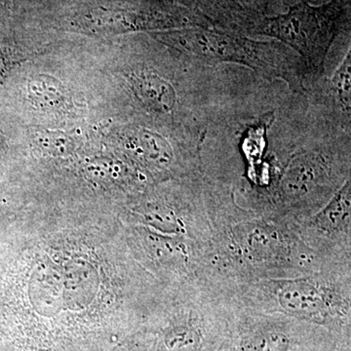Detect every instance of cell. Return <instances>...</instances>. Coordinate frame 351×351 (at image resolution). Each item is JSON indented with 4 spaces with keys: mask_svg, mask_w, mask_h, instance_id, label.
Wrapping results in <instances>:
<instances>
[{
    "mask_svg": "<svg viewBox=\"0 0 351 351\" xmlns=\"http://www.w3.org/2000/svg\"><path fill=\"white\" fill-rule=\"evenodd\" d=\"M329 265L307 247L297 226L260 216L215 221L204 278L235 289L263 279L311 274Z\"/></svg>",
    "mask_w": 351,
    "mask_h": 351,
    "instance_id": "1",
    "label": "cell"
},
{
    "mask_svg": "<svg viewBox=\"0 0 351 351\" xmlns=\"http://www.w3.org/2000/svg\"><path fill=\"white\" fill-rule=\"evenodd\" d=\"M245 306L279 313L334 332L350 329L351 267H332L287 278L263 279L235 289Z\"/></svg>",
    "mask_w": 351,
    "mask_h": 351,
    "instance_id": "2",
    "label": "cell"
},
{
    "mask_svg": "<svg viewBox=\"0 0 351 351\" xmlns=\"http://www.w3.org/2000/svg\"><path fill=\"white\" fill-rule=\"evenodd\" d=\"M152 36L207 64H239L269 80H283L295 93L306 91L309 82L301 58L279 41H257L235 32L202 27L154 32Z\"/></svg>",
    "mask_w": 351,
    "mask_h": 351,
    "instance_id": "3",
    "label": "cell"
},
{
    "mask_svg": "<svg viewBox=\"0 0 351 351\" xmlns=\"http://www.w3.org/2000/svg\"><path fill=\"white\" fill-rule=\"evenodd\" d=\"M350 0H331L320 6L300 2L288 12L263 18L252 27L250 36L276 38L294 51L308 73L309 82L324 73L332 43L348 18Z\"/></svg>",
    "mask_w": 351,
    "mask_h": 351,
    "instance_id": "4",
    "label": "cell"
},
{
    "mask_svg": "<svg viewBox=\"0 0 351 351\" xmlns=\"http://www.w3.org/2000/svg\"><path fill=\"white\" fill-rule=\"evenodd\" d=\"M308 248L329 265L351 267V181L297 226Z\"/></svg>",
    "mask_w": 351,
    "mask_h": 351,
    "instance_id": "5",
    "label": "cell"
},
{
    "mask_svg": "<svg viewBox=\"0 0 351 351\" xmlns=\"http://www.w3.org/2000/svg\"><path fill=\"white\" fill-rule=\"evenodd\" d=\"M302 321L245 306L237 299L228 336L219 351H291Z\"/></svg>",
    "mask_w": 351,
    "mask_h": 351,
    "instance_id": "6",
    "label": "cell"
},
{
    "mask_svg": "<svg viewBox=\"0 0 351 351\" xmlns=\"http://www.w3.org/2000/svg\"><path fill=\"white\" fill-rule=\"evenodd\" d=\"M138 100L158 114H172L178 106L177 92L166 78L151 69L133 71L129 77Z\"/></svg>",
    "mask_w": 351,
    "mask_h": 351,
    "instance_id": "7",
    "label": "cell"
},
{
    "mask_svg": "<svg viewBox=\"0 0 351 351\" xmlns=\"http://www.w3.org/2000/svg\"><path fill=\"white\" fill-rule=\"evenodd\" d=\"M126 145L141 163L156 172H167L176 163L175 152L169 142L154 132L135 129L127 136Z\"/></svg>",
    "mask_w": 351,
    "mask_h": 351,
    "instance_id": "8",
    "label": "cell"
},
{
    "mask_svg": "<svg viewBox=\"0 0 351 351\" xmlns=\"http://www.w3.org/2000/svg\"><path fill=\"white\" fill-rule=\"evenodd\" d=\"M189 10L200 14L223 31L246 34L251 27V21L243 8L235 0H179Z\"/></svg>",
    "mask_w": 351,
    "mask_h": 351,
    "instance_id": "9",
    "label": "cell"
},
{
    "mask_svg": "<svg viewBox=\"0 0 351 351\" xmlns=\"http://www.w3.org/2000/svg\"><path fill=\"white\" fill-rule=\"evenodd\" d=\"M323 99L339 128L350 133L351 55H346L325 87Z\"/></svg>",
    "mask_w": 351,
    "mask_h": 351,
    "instance_id": "10",
    "label": "cell"
},
{
    "mask_svg": "<svg viewBox=\"0 0 351 351\" xmlns=\"http://www.w3.org/2000/svg\"><path fill=\"white\" fill-rule=\"evenodd\" d=\"M14 8V0H0V16L5 15Z\"/></svg>",
    "mask_w": 351,
    "mask_h": 351,
    "instance_id": "11",
    "label": "cell"
},
{
    "mask_svg": "<svg viewBox=\"0 0 351 351\" xmlns=\"http://www.w3.org/2000/svg\"><path fill=\"white\" fill-rule=\"evenodd\" d=\"M4 69V64H3V60L0 58V75H1L2 71H3Z\"/></svg>",
    "mask_w": 351,
    "mask_h": 351,
    "instance_id": "12",
    "label": "cell"
}]
</instances>
